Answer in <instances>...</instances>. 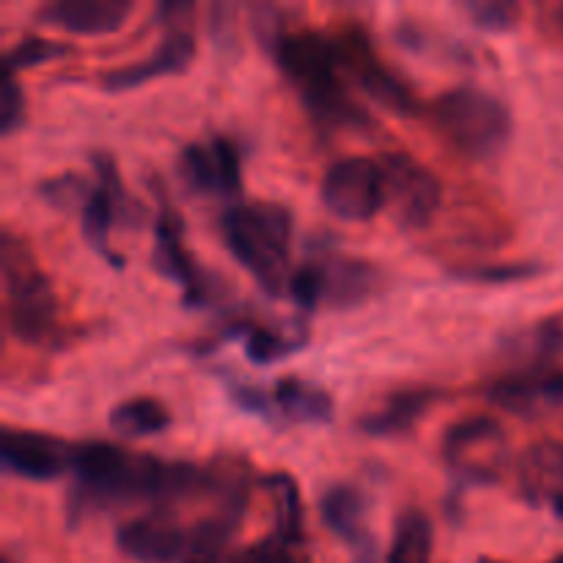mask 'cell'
I'll return each instance as SVG.
<instances>
[{
    "mask_svg": "<svg viewBox=\"0 0 563 563\" xmlns=\"http://www.w3.org/2000/svg\"><path fill=\"white\" fill-rule=\"evenodd\" d=\"M0 563H11V561H9V559H3V561H0Z\"/></svg>",
    "mask_w": 563,
    "mask_h": 563,
    "instance_id": "obj_39",
    "label": "cell"
},
{
    "mask_svg": "<svg viewBox=\"0 0 563 563\" xmlns=\"http://www.w3.org/2000/svg\"><path fill=\"white\" fill-rule=\"evenodd\" d=\"M465 14L471 16L478 31L487 33H509L520 20V5L511 0H471L465 3Z\"/></svg>",
    "mask_w": 563,
    "mask_h": 563,
    "instance_id": "obj_26",
    "label": "cell"
},
{
    "mask_svg": "<svg viewBox=\"0 0 563 563\" xmlns=\"http://www.w3.org/2000/svg\"><path fill=\"white\" fill-rule=\"evenodd\" d=\"M537 273V264H478V267L460 269L456 278L473 280V284H517Z\"/></svg>",
    "mask_w": 563,
    "mask_h": 563,
    "instance_id": "obj_31",
    "label": "cell"
},
{
    "mask_svg": "<svg viewBox=\"0 0 563 563\" xmlns=\"http://www.w3.org/2000/svg\"><path fill=\"white\" fill-rule=\"evenodd\" d=\"M242 339H245V355L247 361L258 363V366H269V363L280 361V357L291 355L297 346H302V341H291L286 335L275 333L267 328H251L242 330Z\"/></svg>",
    "mask_w": 563,
    "mask_h": 563,
    "instance_id": "obj_27",
    "label": "cell"
},
{
    "mask_svg": "<svg viewBox=\"0 0 563 563\" xmlns=\"http://www.w3.org/2000/svg\"><path fill=\"white\" fill-rule=\"evenodd\" d=\"M379 163L385 168L388 207L394 209L396 220L407 229H423L432 223L443 201V185L438 176L407 152H390Z\"/></svg>",
    "mask_w": 563,
    "mask_h": 563,
    "instance_id": "obj_8",
    "label": "cell"
},
{
    "mask_svg": "<svg viewBox=\"0 0 563 563\" xmlns=\"http://www.w3.org/2000/svg\"><path fill=\"white\" fill-rule=\"evenodd\" d=\"M438 399V390L434 388H412V390H399V394L388 396L383 407L366 412V416L357 421V429L368 438H394V434H405L407 429L416 427L423 416H427L429 407Z\"/></svg>",
    "mask_w": 563,
    "mask_h": 563,
    "instance_id": "obj_19",
    "label": "cell"
},
{
    "mask_svg": "<svg viewBox=\"0 0 563 563\" xmlns=\"http://www.w3.org/2000/svg\"><path fill=\"white\" fill-rule=\"evenodd\" d=\"M91 181H86L77 174H60L53 179H44L38 185V196L44 203L55 209H82L88 192H91Z\"/></svg>",
    "mask_w": 563,
    "mask_h": 563,
    "instance_id": "obj_28",
    "label": "cell"
},
{
    "mask_svg": "<svg viewBox=\"0 0 563 563\" xmlns=\"http://www.w3.org/2000/svg\"><path fill=\"white\" fill-rule=\"evenodd\" d=\"M75 445L31 429L5 427L0 434V462L14 476L27 482H53L71 471Z\"/></svg>",
    "mask_w": 563,
    "mask_h": 563,
    "instance_id": "obj_11",
    "label": "cell"
},
{
    "mask_svg": "<svg viewBox=\"0 0 563 563\" xmlns=\"http://www.w3.org/2000/svg\"><path fill=\"white\" fill-rule=\"evenodd\" d=\"M170 421L174 418H170L168 407L159 399H152V396H132V399L119 401L108 416L110 429L130 440L152 438V434L165 432Z\"/></svg>",
    "mask_w": 563,
    "mask_h": 563,
    "instance_id": "obj_24",
    "label": "cell"
},
{
    "mask_svg": "<svg viewBox=\"0 0 563 563\" xmlns=\"http://www.w3.org/2000/svg\"><path fill=\"white\" fill-rule=\"evenodd\" d=\"M487 399L515 416H544V412L563 407V372L531 368L526 374H511V377L489 385Z\"/></svg>",
    "mask_w": 563,
    "mask_h": 563,
    "instance_id": "obj_16",
    "label": "cell"
},
{
    "mask_svg": "<svg viewBox=\"0 0 563 563\" xmlns=\"http://www.w3.org/2000/svg\"><path fill=\"white\" fill-rule=\"evenodd\" d=\"M220 234L231 256L256 278L269 297L289 284L291 214L278 201L234 203L220 218Z\"/></svg>",
    "mask_w": 563,
    "mask_h": 563,
    "instance_id": "obj_3",
    "label": "cell"
},
{
    "mask_svg": "<svg viewBox=\"0 0 563 563\" xmlns=\"http://www.w3.org/2000/svg\"><path fill=\"white\" fill-rule=\"evenodd\" d=\"M69 49L64 47L60 42H49V38H38V36H25L14 44V47L5 53V71H20V69H31V66L44 64V60H53L66 55Z\"/></svg>",
    "mask_w": 563,
    "mask_h": 563,
    "instance_id": "obj_29",
    "label": "cell"
},
{
    "mask_svg": "<svg viewBox=\"0 0 563 563\" xmlns=\"http://www.w3.org/2000/svg\"><path fill=\"white\" fill-rule=\"evenodd\" d=\"M291 300L302 308V311H313L324 302V269L319 262H308L302 267H297L289 275V284H286Z\"/></svg>",
    "mask_w": 563,
    "mask_h": 563,
    "instance_id": "obj_30",
    "label": "cell"
},
{
    "mask_svg": "<svg viewBox=\"0 0 563 563\" xmlns=\"http://www.w3.org/2000/svg\"><path fill=\"white\" fill-rule=\"evenodd\" d=\"M130 11L126 0H55L36 11V20L75 36H108L124 25Z\"/></svg>",
    "mask_w": 563,
    "mask_h": 563,
    "instance_id": "obj_17",
    "label": "cell"
},
{
    "mask_svg": "<svg viewBox=\"0 0 563 563\" xmlns=\"http://www.w3.org/2000/svg\"><path fill=\"white\" fill-rule=\"evenodd\" d=\"M225 394H229V399L234 401L242 412H251V416L264 418V421H273L275 416L273 394H264L262 388H253V385H245V383H229L225 385Z\"/></svg>",
    "mask_w": 563,
    "mask_h": 563,
    "instance_id": "obj_34",
    "label": "cell"
},
{
    "mask_svg": "<svg viewBox=\"0 0 563 563\" xmlns=\"http://www.w3.org/2000/svg\"><path fill=\"white\" fill-rule=\"evenodd\" d=\"M71 473H75L71 511L115 504H154L165 511L170 504H179L192 495H212L214 489V467L135 454L113 443L75 445Z\"/></svg>",
    "mask_w": 563,
    "mask_h": 563,
    "instance_id": "obj_1",
    "label": "cell"
},
{
    "mask_svg": "<svg viewBox=\"0 0 563 563\" xmlns=\"http://www.w3.org/2000/svg\"><path fill=\"white\" fill-rule=\"evenodd\" d=\"M517 484L531 506H550L563 520V443L542 440L522 454Z\"/></svg>",
    "mask_w": 563,
    "mask_h": 563,
    "instance_id": "obj_18",
    "label": "cell"
},
{
    "mask_svg": "<svg viewBox=\"0 0 563 563\" xmlns=\"http://www.w3.org/2000/svg\"><path fill=\"white\" fill-rule=\"evenodd\" d=\"M544 22H548L555 36L563 38V0L561 3L544 5Z\"/></svg>",
    "mask_w": 563,
    "mask_h": 563,
    "instance_id": "obj_36",
    "label": "cell"
},
{
    "mask_svg": "<svg viewBox=\"0 0 563 563\" xmlns=\"http://www.w3.org/2000/svg\"><path fill=\"white\" fill-rule=\"evenodd\" d=\"M339 44L341 55H344L346 77H352L368 97H374V102L388 108L390 113L401 115L416 110V97H412L410 88L377 58V53L368 47V42L361 33L346 31L344 36H339Z\"/></svg>",
    "mask_w": 563,
    "mask_h": 563,
    "instance_id": "obj_13",
    "label": "cell"
},
{
    "mask_svg": "<svg viewBox=\"0 0 563 563\" xmlns=\"http://www.w3.org/2000/svg\"><path fill=\"white\" fill-rule=\"evenodd\" d=\"M295 548L297 544H291L289 539L273 533V537L251 544V548L236 559V563H306L297 555Z\"/></svg>",
    "mask_w": 563,
    "mask_h": 563,
    "instance_id": "obj_32",
    "label": "cell"
},
{
    "mask_svg": "<svg viewBox=\"0 0 563 563\" xmlns=\"http://www.w3.org/2000/svg\"><path fill=\"white\" fill-rule=\"evenodd\" d=\"M262 484L275 500V517H278V531L275 533L289 539L291 544H302V539H306V533H302V504L295 478L289 473H269Z\"/></svg>",
    "mask_w": 563,
    "mask_h": 563,
    "instance_id": "obj_25",
    "label": "cell"
},
{
    "mask_svg": "<svg viewBox=\"0 0 563 563\" xmlns=\"http://www.w3.org/2000/svg\"><path fill=\"white\" fill-rule=\"evenodd\" d=\"M478 563H504V561H495V559H478Z\"/></svg>",
    "mask_w": 563,
    "mask_h": 563,
    "instance_id": "obj_37",
    "label": "cell"
},
{
    "mask_svg": "<svg viewBox=\"0 0 563 563\" xmlns=\"http://www.w3.org/2000/svg\"><path fill=\"white\" fill-rule=\"evenodd\" d=\"M0 269H3L5 319L11 333L27 344L47 341L58 322V300L31 247L11 231H3L0 240Z\"/></svg>",
    "mask_w": 563,
    "mask_h": 563,
    "instance_id": "obj_5",
    "label": "cell"
},
{
    "mask_svg": "<svg viewBox=\"0 0 563 563\" xmlns=\"http://www.w3.org/2000/svg\"><path fill=\"white\" fill-rule=\"evenodd\" d=\"M434 526L423 509H405L396 517L385 563H432Z\"/></svg>",
    "mask_w": 563,
    "mask_h": 563,
    "instance_id": "obj_23",
    "label": "cell"
},
{
    "mask_svg": "<svg viewBox=\"0 0 563 563\" xmlns=\"http://www.w3.org/2000/svg\"><path fill=\"white\" fill-rule=\"evenodd\" d=\"M269 53L319 121L330 126L368 124V115L346 91V69L339 36L311 31V27L284 31L269 44Z\"/></svg>",
    "mask_w": 563,
    "mask_h": 563,
    "instance_id": "obj_2",
    "label": "cell"
},
{
    "mask_svg": "<svg viewBox=\"0 0 563 563\" xmlns=\"http://www.w3.org/2000/svg\"><path fill=\"white\" fill-rule=\"evenodd\" d=\"M432 115L445 141L476 163L500 157L515 132L511 110L504 99L476 86H456L440 93Z\"/></svg>",
    "mask_w": 563,
    "mask_h": 563,
    "instance_id": "obj_4",
    "label": "cell"
},
{
    "mask_svg": "<svg viewBox=\"0 0 563 563\" xmlns=\"http://www.w3.org/2000/svg\"><path fill=\"white\" fill-rule=\"evenodd\" d=\"M91 165L97 170V185L91 187V192H88L86 203L80 209V229L88 247L97 251L110 267L121 269L124 267V256L110 247V229L115 223L137 225L143 218V207L124 192L119 170H115V163L110 154L93 152Z\"/></svg>",
    "mask_w": 563,
    "mask_h": 563,
    "instance_id": "obj_6",
    "label": "cell"
},
{
    "mask_svg": "<svg viewBox=\"0 0 563 563\" xmlns=\"http://www.w3.org/2000/svg\"><path fill=\"white\" fill-rule=\"evenodd\" d=\"M179 179L196 196L236 198L242 192V157L231 137L187 143L179 154Z\"/></svg>",
    "mask_w": 563,
    "mask_h": 563,
    "instance_id": "obj_9",
    "label": "cell"
},
{
    "mask_svg": "<svg viewBox=\"0 0 563 563\" xmlns=\"http://www.w3.org/2000/svg\"><path fill=\"white\" fill-rule=\"evenodd\" d=\"M319 264L324 269V302L335 308L357 306L379 286V269L361 258L330 256Z\"/></svg>",
    "mask_w": 563,
    "mask_h": 563,
    "instance_id": "obj_21",
    "label": "cell"
},
{
    "mask_svg": "<svg viewBox=\"0 0 563 563\" xmlns=\"http://www.w3.org/2000/svg\"><path fill=\"white\" fill-rule=\"evenodd\" d=\"M192 58H196V36H192L190 25L165 27L163 42H159V47L152 55L102 75V88L113 93L132 91V88L143 86V82L179 75V71H185L192 64Z\"/></svg>",
    "mask_w": 563,
    "mask_h": 563,
    "instance_id": "obj_14",
    "label": "cell"
},
{
    "mask_svg": "<svg viewBox=\"0 0 563 563\" xmlns=\"http://www.w3.org/2000/svg\"><path fill=\"white\" fill-rule=\"evenodd\" d=\"M25 121V97H22L20 82L14 80L11 71L3 75V91H0V132L11 135Z\"/></svg>",
    "mask_w": 563,
    "mask_h": 563,
    "instance_id": "obj_33",
    "label": "cell"
},
{
    "mask_svg": "<svg viewBox=\"0 0 563 563\" xmlns=\"http://www.w3.org/2000/svg\"><path fill=\"white\" fill-rule=\"evenodd\" d=\"M500 454H504V429L495 418H465L443 434V460L460 482H495Z\"/></svg>",
    "mask_w": 563,
    "mask_h": 563,
    "instance_id": "obj_10",
    "label": "cell"
},
{
    "mask_svg": "<svg viewBox=\"0 0 563 563\" xmlns=\"http://www.w3.org/2000/svg\"><path fill=\"white\" fill-rule=\"evenodd\" d=\"M352 553V563H379V550H377V539L368 537L366 542L355 544L350 550Z\"/></svg>",
    "mask_w": 563,
    "mask_h": 563,
    "instance_id": "obj_35",
    "label": "cell"
},
{
    "mask_svg": "<svg viewBox=\"0 0 563 563\" xmlns=\"http://www.w3.org/2000/svg\"><path fill=\"white\" fill-rule=\"evenodd\" d=\"M322 203L341 220L366 223L388 207L385 168L374 157H341L324 170L319 185Z\"/></svg>",
    "mask_w": 563,
    "mask_h": 563,
    "instance_id": "obj_7",
    "label": "cell"
},
{
    "mask_svg": "<svg viewBox=\"0 0 563 563\" xmlns=\"http://www.w3.org/2000/svg\"><path fill=\"white\" fill-rule=\"evenodd\" d=\"M319 517L328 531L350 544V550L372 537L366 528V498L352 484H330L319 498Z\"/></svg>",
    "mask_w": 563,
    "mask_h": 563,
    "instance_id": "obj_20",
    "label": "cell"
},
{
    "mask_svg": "<svg viewBox=\"0 0 563 563\" xmlns=\"http://www.w3.org/2000/svg\"><path fill=\"white\" fill-rule=\"evenodd\" d=\"M190 542V528H181L165 511L124 522L115 544L126 559L137 563H179Z\"/></svg>",
    "mask_w": 563,
    "mask_h": 563,
    "instance_id": "obj_15",
    "label": "cell"
},
{
    "mask_svg": "<svg viewBox=\"0 0 563 563\" xmlns=\"http://www.w3.org/2000/svg\"><path fill=\"white\" fill-rule=\"evenodd\" d=\"M273 401L280 416L291 423H328L333 421V396L306 379L286 377L275 385Z\"/></svg>",
    "mask_w": 563,
    "mask_h": 563,
    "instance_id": "obj_22",
    "label": "cell"
},
{
    "mask_svg": "<svg viewBox=\"0 0 563 563\" xmlns=\"http://www.w3.org/2000/svg\"><path fill=\"white\" fill-rule=\"evenodd\" d=\"M550 563H563V553L559 555V559H553V561H550Z\"/></svg>",
    "mask_w": 563,
    "mask_h": 563,
    "instance_id": "obj_38",
    "label": "cell"
},
{
    "mask_svg": "<svg viewBox=\"0 0 563 563\" xmlns=\"http://www.w3.org/2000/svg\"><path fill=\"white\" fill-rule=\"evenodd\" d=\"M152 267L157 269L163 278L174 280L181 289V302L187 308H201L209 300V284L203 280L201 269L192 262L190 251L181 236V220L174 209L163 203L154 218V251H152Z\"/></svg>",
    "mask_w": 563,
    "mask_h": 563,
    "instance_id": "obj_12",
    "label": "cell"
}]
</instances>
